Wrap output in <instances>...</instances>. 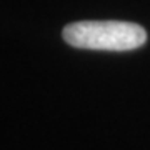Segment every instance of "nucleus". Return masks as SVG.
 <instances>
[{"label": "nucleus", "instance_id": "nucleus-1", "mask_svg": "<svg viewBox=\"0 0 150 150\" xmlns=\"http://www.w3.org/2000/svg\"><path fill=\"white\" fill-rule=\"evenodd\" d=\"M62 37L75 48L127 52L142 47L147 42V32L132 22L122 20H83L70 23Z\"/></svg>", "mask_w": 150, "mask_h": 150}]
</instances>
